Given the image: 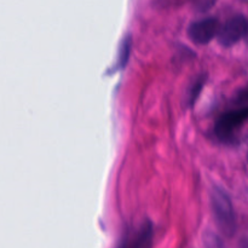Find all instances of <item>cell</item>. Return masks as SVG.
I'll return each mask as SVG.
<instances>
[{
	"mask_svg": "<svg viewBox=\"0 0 248 248\" xmlns=\"http://www.w3.org/2000/svg\"><path fill=\"white\" fill-rule=\"evenodd\" d=\"M248 119V107L228 111L218 119L216 124V133L220 140H229L235 131Z\"/></svg>",
	"mask_w": 248,
	"mask_h": 248,
	"instance_id": "cell-4",
	"label": "cell"
},
{
	"mask_svg": "<svg viewBox=\"0 0 248 248\" xmlns=\"http://www.w3.org/2000/svg\"><path fill=\"white\" fill-rule=\"evenodd\" d=\"M247 160H248V154H247Z\"/></svg>",
	"mask_w": 248,
	"mask_h": 248,
	"instance_id": "cell-11",
	"label": "cell"
},
{
	"mask_svg": "<svg viewBox=\"0 0 248 248\" xmlns=\"http://www.w3.org/2000/svg\"><path fill=\"white\" fill-rule=\"evenodd\" d=\"M153 230L152 227L149 224L144 225L143 229L140 232V235L137 237V241H136L135 248H148L150 245V241H152L153 236Z\"/></svg>",
	"mask_w": 248,
	"mask_h": 248,
	"instance_id": "cell-6",
	"label": "cell"
},
{
	"mask_svg": "<svg viewBox=\"0 0 248 248\" xmlns=\"http://www.w3.org/2000/svg\"><path fill=\"white\" fill-rule=\"evenodd\" d=\"M237 99H239L240 102H242V103H248V85L244 90L240 91L239 96H237Z\"/></svg>",
	"mask_w": 248,
	"mask_h": 248,
	"instance_id": "cell-8",
	"label": "cell"
},
{
	"mask_svg": "<svg viewBox=\"0 0 248 248\" xmlns=\"http://www.w3.org/2000/svg\"><path fill=\"white\" fill-rule=\"evenodd\" d=\"M248 21L242 15H234L220 26L217 38L219 44L225 47L235 45L246 36Z\"/></svg>",
	"mask_w": 248,
	"mask_h": 248,
	"instance_id": "cell-2",
	"label": "cell"
},
{
	"mask_svg": "<svg viewBox=\"0 0 248 248\" xmlns=\"http://www.w3.org/2000/svg\"><path fill=\"white\" fill-rule=\"evenodd\" d=\"M220 24L215 17L198 19L188 28V35L193 43L198 45H206L219 33Z\"/></svg>",
	"mask_w": 248,
	"mask_h": 248,
	"instance_id": "cell-3",
	"label": "cell"
},
{
	"mask_svg": "<svg viewBox=\"0 0 248 248\" xmlns=\"http://www.w3.org/2000/svg\"><path fill=\"white\" fill-rule=\"evenodd\" d=\"M130 48H131V38L126 36L124 38L123 43L120 45V50H119V58H118V65L116 67L119 69L124 68L128 61V56H130Z\"/></svg>",
	"mask_w": 248,
	"mask_h": 248,
	"instance_id": "cell-5",
	"label": "cell"
},
{
	"mask_svg": "<svg viewBox=\"0 0 248 248\" xmlns=\"http://www.w3.org/2000/svg\"><path fill=\"white\" fill-rule=\"evenodd\" d=\"M245 39H246L247 44H248V29H247V33H246V36H245Z\"/></svg>",
	"mask_w": 248,
	"mask_h": 248,
	"instance_id": "cell-10",
	"label": "cell"
},
{
	"mask_svg": "<svg viewBox=\"0 0 248 248\" xmlns=\"http://www.w3.org/2000/svg\"><path fill=\"white\" fill-rule=\"evenodd\" d=\"M211 206L216 224L224 234L230 235L235 230V213L229 196L224 190L216 188L211 194Z\"/></svg>",
	"mask_w": 248,
	"mask_h": 248,
	"instance_id": "cell-1",
	"label": "cell"
},
{
	"mask_svg": "<svg viewBox=\"0 0 248 248\" xmlns=\"http://www.w3.org/2000/svg\"><path fill=\"white\" fill-rule=\"evenodd\" d=\"M240 248H248V239L244 240V241L241 242V245H240Z\"/></svg>",
	"mask_w": 248,
	"mask_h": 248,
	"instance_id": "cell-9",
	"label": "cell"
},
{
	"mask_svg": "<svg viewBox=\"0 0 248 248\" xmlns=\"http://www.w3.org/2000/svg\"><path fill=\"white\" fill-rule=\"evenodd\" d=\"M203 81H205V78L199 77L198 79L194 80L193 85H191L190 89H189L188 101H189V104H190V106H193V104L195 103L196 99H198L199 94H200V92H201V89H202V86H203Z\"/></svg>",
	"mask_w": 248,
	"mask_h": 248,
	"instance_id": "cell-7",
	"label": "cell"
}]
</instances>
